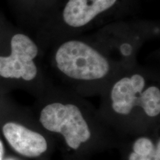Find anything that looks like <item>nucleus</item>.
<instances>
[{"mask_svg": "<svg viewBox=\"0 0 160 160\" xmlns=\"http://www.w3.org/2000/svg\"><path fill=\"white\" fill-rule=\"evenodd\" d=\"M57 68L64 74L78 80H97L110 70L107 59L82 41L71 40L59 46L55 55Z\"/></svg>", "mask_w": 160, "mask_h": 160, "instance_id": "1", "label": "nucleus"}, {"mask_svg": "<svg viewBox=\"0 0 160 160\" xmlns=\"http://www.w3.org/2000/svg\"><path fill=\"white\" fill-rule=\"evenodd\" d=\"M112 108L116 113L128 115L136 106L141 107L150 117L160 113V91L151 86L145 88V80L142 75L124 77L114 84L111 90Z\"/></svg>", "mask_w": 160, "mask_h": 160, "instance_id": "2", "label": "nucleus"}, {"mask_svg": "<svg viewBox=\"0 0 160 160\" xmlns=\"http://www.w3.org/2000/svg\"><path fill=\"white\" fill-rule=\"evenodd\" d=\"M39 121L48 131L61 133L72 149H78L91 138L88 123L79 108L74 105L49 104L41 111Z\"/></svg>", "mask_w": 160, "mask_h": 160, "instance_id": "3", "label": "nucleus"}, {"mask_svg": "<svg viewBox=\"0 0 160 160\" xmlns=\"http://www.w3.org/2000/svg\"><path fill=\"white\" fill-rule=\"evenodd\" d=\"M11 53L0 57V76L11 79L31 81L37 74L33 59L38 54V48L28 36L18 33L12 37Z\"/></svg>", "mask_w": 160, "mask_h": 160, "instance_id": "4", "label": "nucleus"}, {"mask_svg": "<svg viewBox=\"0 0 160 160\" xmlns=\"http://www.w3.org/2000/svg\"><path fill=\"white\" fill-rule=\"evenodd\" d=\"M2 132L13 149L24 157H37L47 151L48 144L45 137L23 125L15 122L6 123Z\"/></svg>", "mask_w": 160, "mask_h": 160, "instance_id": "5", "label": "nucleus"}, {"mask_svg": "<svg viewBox=\"0 0 160 160\" xmlns=\"http://www.w3.org/2000/svg\"><path fill=\"white\" fill-rule=\"evenodd\" d=\"M117 0H68L63 10V20L72 28L88 24L100 13L111 8Z\"/></svg>", "mask_w": 160, "mask_h": 160, "instance_id": "6", "label": "nucleus"}, {"mask_svg": "<svg viewBox=\"0 0 160 160\" xmlns=\"http://www.w3.org/2000/svg\"><path fill=\"white\" fill-rule=\"evenodd\" d=\"M156 147L148 138L141 137L133 145V152L128 160H153Z\"/></svg>", "mask_w": 160, "mask_h": 160, "instance_id": "7", "label": "nucleus"}, {"mask_svg": "<svg viewBox=\"0 0 160 160\" xmlns=\"http://www.w3.org/2000/svg\"><path fill=\"white\" fill-rule=\"evenodd\" d=\"M153 160H160V141H158V143L156 147V151L154 156H153Z\"/></svg>", "mask_w": 160, "mask_h": 160, "instance_id": "8", "label": "nucleus"}, {"mask_svg": "<svg viewBox=\"0 0 160 160\" xmlns=\"http://www.w3.org/2000/svg\"><path fill=\"white\" fill-rule=\"evenodd\" d=\"M3 153H4L3 145H2V142L0 141V160H2Z\"/></svg>", "mask_w": 160, "mask_h": 160, "instance_id": "9", "label": "nucleus"}, {"mask_svg": "<svg viewBox=\"0 0 160 160\" xmlns=\"http://www.w3.org/2000/svg\"><path fill=\"white\" fill-rule=\"evenodd\" d=\"M4 160H17V159H13V158H7V159H4Z\"/></svg>", "mask_w": 160, "mask_h": 160, "instance_id": "10", "label": "nucleus"}]
</instances>
